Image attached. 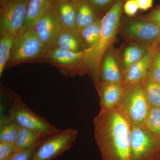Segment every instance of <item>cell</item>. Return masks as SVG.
I'll return each mask as SVG.
<instances>
[{"label":"cell","instance_id":"6da1fadb","mask_svg":"<svg viewBox=\"0 0 160 160\" xmlns=\"http://www.w3.org/2000/svg\"><path fill=\"white\" fill-rule=\"evenodd\" d=\"M93 123L102 160H130L132 123L121 107L101 109Z\"/></svg>","mask_w":160,"mask_h":160},{"label":"cell","instance_id":"7a4b0ae2","mask_svg":"<svg viewBox=\"0 0 160 160\" xmlns=\"http://www.w3.org/2000/svg\"><path fill=\"white\" fill-rule=\"evenodd\" d=\"M125 0H116L102 18L101 33L94 45L84 50V65L87 73L98 81L101 76L102 60L113 43L120 22Z\"/></svg>","mask_w":160,"mask_h":160},{"label":"cell","instance_id":"3957f363","mask_svg":"<svg viewBox=\"0 0 160 160\" xmlns=\"http://www.w3.org/2000/svg\"><path fill=\"white\" fill-rule=\"evenodd\" d=\"M1 96L8 101L6 114H1V120L16 123L19 126L32 129L44 136L57 132L59 129L40 116L29 108L17 92L1 86Z\"/></svg>","mask_w":160,"mask_h":160},{"label":"cell","instance_id":"277c9868","mask_svg":"<svg viewBox=\"0 0 160 160\" xmlns=\"http://www.w3.org/2000/svg\"><path fill=\"white\" fill-rule=\"evenodd\" d=\"M49 49L32 28L21 29L15 41L6 68L26 63H46Z\"/></svg>","mask_w":160,"mask_h":160},{"label":"cell","instance_id":"5b68a950","mask_svg":"<svg viewBox=\"0 0 160 160\" xmlns=\"http://www.w3.org/2000/svg\"><path fill=\"white\" fill-rule=\"evenodd\" d=\"M119 106L132 124L144 125L150 105L145 94L143 82L126 83Z\"/></svg>","mask_w":160,"mask_h":160},{"label":"cell","instance_id":"8992f818","mask_svg":"<svg viewBox=\"0 0 160 160\" xmlns=\"http://www.w3.org/2000/svg\"><path fill=\"white\" fill-rule=\"evenodd\" d=\"M78 132L73 128L59 130L41 140L32 160H52L71 149Z\"/></svg>","mask_w":160,"mask_h":160},{"label":"cell","instance_id":"52a82bcc","mask_svg":"<svg viewBox=\"0 0 160 160\" xmlns=\"http://www.w3.org/2000/svg\"><path fill=\"white\" fill-rule=\"evenodd\" d=\"M84 58V51L76 52L53 47L48 51L46 63L57 68L63 75L72 77L87 73Z\"/></svg>","mask_w":160,"mask_h":160},{"label":"cell","instance_id":"ba28073f","mask_svg":"<svg viewBox=\"0 0 160 160\" xmlns=\"http://www.w3.org/2000/svg\"><path fill=\"white\" fill-rule=\"evenodd\" d=\"M160 152V140L144 125L132 124L130 160H151Z\"/></svg>","mask_w":160,"mask_h":160},{"label":"cell","instance_id":"9c48e42d","mask_svg":"<svg viewBox=\"0 0 160 160\" xmlns=\"http://www.w3.org/2000/svg\"><path fill=\"white\" fill-rule=\"evenodd\" d=\"M29 0H4L0 3V36L19 33L26 19Z\"/></svg>","mask_w":160,"mask_h":160},{"label":"cell","instance_id":"30bf717a","mask_svg":"<svg viewBox=\"0 0 160 160\" xmlns=\"http://www.w3.org/2000/svg\"><path fill=\"white\" fill-rule=\"evenodd\" d=\"M32 28L49 51L64 29L52 6L35 23Z\"/></svg>","mask_w":160,"mask_h":160},{"label":"cell","instance_id":"8fae6325","mask_svg":"<svg viewBox=\"0 0 160 160\" xmlns=\"http://www.w3.org/2000/svg\"><path fill=\"white\" fill-rule=\"evenodd\" d=\"M126 37L146 44L160 42V28L154 24L143 21H136L124 30Z\"/></svg>","mask_w":160,"mask_h":160},{"label":"cell","instance_id":"7c38bea8","mask_svg":"<svg viewBox=\"0 0 160 160\" xmlns=\"http://www.w3.org/2000/svg\"><path fill=\"white\" fill-rule=\"evenodd\" d=\"M159 42L150 44L145 55L125 70L124 83L143 82L148 74L149 67Z\"/></svg>","mask_w":160,"mask_h":160},{"label":"cell","instance_id":"4fadbf2b","mask_svg":"<svg viewBox=\"0 0 160 160\" xmlns=\"http://www.w3.org/2000/svg\"><path fill=\"white\" fill-rule=\"evenodd\" d=\"M96 86L100 99L101 109H108L119 104L124 93L122 84L99 82L96 81Z\"/></svg>","mask_w":160,"mask_h":160},{"label":"cell","instance_id":"5bb4252c","mask_svg":"<svg viewBox=\"0 0 160 160\" xmlns=\"http://www.w3.org/2000/svg\"><path fill=\"white\" fill-rule=\"evenodd\" d=\"M78 1L53 0L52 7L64 29H75Z\"/></svg>","mask_w":160,"mask_h":160},{"label":"cell","instance_id":"9a60e30c","mask_svg":"<svg viewBox=\"0 0 160 160\" xmlns=\"http://www.w3.org/2000/svg\"><path fill=\"white\" fill-rule=\"evenodd\" d=\"M53 47L76 52L85 50L78 31L75 29H63L56 41Z\"/></svg>","mask_w":160,"mask_h":160},{"label":"cell","instance_id":"2e32d148","mask_svg":"<svg viewBox=\"0 0 160 160\" xmlns=\"http://www.w3.org/2000/svg\"><path fill=\"white\" fill-rule=\"evenodd\" d=\"M52 1L53 0H29L26 19L22 29L32 28L35 23L51 8Z\"/></svg>","mask_w":160,"mask_h":160},{"label":"cell","instance_id":"e0dca14e","mask_svg":"<svg viewBox=\"0 0 160 160\" xmlns=\"http://www.w3.org/2000/svg\"><path fill=\"white\" fill-rule=\"evenodd\" d=\"M103 58L101 68V76L102 81L122 84V74L115 58L112 54L109 53Z\"/></svg>","mask_w":160,"mask_h":160},{"label":"cell","instance_id":"ac0fdd59","mask_svg":"<svg viewBox=\"0 0 160 160\" xmlns=\"http://www.w3.org/2000/svg\"><path fill=\"white\" fill-rule=\"evenodd\" d=\"M100 19L86 0H78L75 29L79 31Z\"/></svg>","mask_w":160,"mask_h":160},{"label":"cell","instance_id":"d6986e66","mask_svg":"<svg viewBox=\"0 0 160 160\" xmlns=\"http://www.w3.org/2000/svg\"><path fill=\"white\" fill-rule=\"evenodd\" d=\"M17 32H7L0 36V77L6 68L10 58L12 49L17 38Z\"/></svg>","mask_w":160,"mask_h":160},{"label":"cell","instance_id":"ffe728a7","mask_svg":"<svg viewBox=\"0 0 160 160\" xmlns=\"http://www.w3.org/2000/svg\"><path fill=\"white\" fill-rule=\"evenodd\" d=\"M44 137L35 130L19 126L15 144L17 151L30 148Z\"/></svg>","mask_w":160,"mask_h":160},{"label":"cell","instance_id":"44dd1931","mask_svg":"<svg viewBox=\"0 0 160 160\" xmlns=\"http://www.w3.org/2000/svg\"><path fill=\"white\" fill-rule=\"evenodd\" d=\"M102 27L101 18L78 31L85 50L94 45L98 39Z\"/></svg>","mask_w":160,"mask_h":160},{"label":"cell","instance_id":"7402d4cb","mask_svg":"<svg viewBox=\"0 0 160 160\" xmlns=\"http://www.w3.org/2000/svg\"><path fill=\"white\" fill-rule=\"evenodd\" d=\"M150 45V44H146L145 46L131 45L126 48L123 54V59L125 70L145 55Z\"/></svg>","mask_w":160,"mask_h":160},{"label":"cell","instance_id":"603a6c76","mask_svg":"<svg viewBox=\"0 0 160 160\" xmlns=\"http://www.w3.org/2000/svg\"><path fill=\"white\" fill-rule=\"evenodd\" d=\"M19 126L13 122L1 120L0 142L15 144Z\"/></svg>","mask_w":160,"mask_h":160},{"label":"cell","instance_id":"cb8c5ba5","mask_svg":"<svg viewBox=\"0 0 160 160\" xmlns=\"http://www.w3.org/2000/svg\"><path fill=\"white\" fill-rule=\"evenodd\" d=\"M144 125L153 136L160 140V108L150 107Z\"/></svg>","mask_w":160,"mask_h":160},{"label":"cell","instance_id":"d4e9b609","mask_svg":"<svg viewBox=\"0 0 160 160\" xmlns=\"http://www.w3.org/2000/svg\"><path fill=\"white\" fill-rule=\"evenodd\" d=\"M144 91L150 107L160 108V85L146 78L143 82Z\"/></svg>","mask_w":160,"mask_h":160},{"label":"cell","instance_id":"484cf974","mask_svg":"<svg viewBox=\"0 0 160 160\" xmlns=\"http://www.w3.org/2000/svg\"><path fill=\"white\" fill-rule=\"evenodd\" d=\"M146 78L160 85V43L152 61Z\"/></svg>","mask_w":160,"mask_h":160},{"label":"cell","instance_id":"4316f807","mask_svg":"<svg viewBox=\"0 0 160 160\" xmlns=\"http://www.w3.org/2000/svg\"><path fill=\"white\" fill-rule=\"evenodd\" d=\"M116 0H86L93 11L98 15L102 14L112 5Z\"/></svg>","mask_w":160,"mask_h":160},{"label":"cell","instance_id":"83f0119b","mask_svg":"<svg viewBox=\"0 0 160 160\" xmlns=\"http://www.w3.org/2000/svg\"><path fill=\"white\" fill-rule=\"evenodd\" d=\"M28 149L16 151L9 160H32L41 140Z\"/></svg>","mask_w":160,"mask_h":160},{"label":"cell","instance_id":"f1b7e54d","mask_svg":"<svg viewBox=\"0 0 160 160\" xmlns=\"http://www.w3.org/2000/svg\"><path fill=\"white\" fill-rule=\"evenodd\" d=\"M16 151L15 144L0 142V160H9Z\"/></svg>","mask_w":160,"mask_h":160},{"label":"cell","instance_id":"f546056e","mask_svg":"<svg viewBox=\"0 0 160 160\" xmlns=\"http://www.w3.org/2000/svg\"><path fill=\"white\" fill-rule=\"evenodd\" d=\"M141 19L154 24L160 28V6L142 16Z\"/></svg>","mask_w":160,"mask_h":160},{"label":"cell","instance_id":"4dcf8cb0","mask_svg":"<svg viewBox=\"0 0 160 160\" xmlns=\"http://www.w3.org/2000/svg\"><path fill=\"white\" fill-rule=\"evenodd\" d=\"M139 8L136 0H127L123 6V10L127 15L133 17L137 13Z\"/></svg>","mask_w":160,"mask_h":160},{"label":"cell","instance_id":"1f68e13d","mask_svg":"<svg viewBox=\"0 0 160 160\" xmlns=\"http://www.w3.org/2000/svg\"><path fill=\"white\" fill-rule=\"evenodd\" d=\"M139 9L146 11L151 8L153 5V0H136Z\"/></svg>","mask_w":160,"mask_h":160},{"label":"cell","instance_id":"d6a6232c","mask_svg":"<svg viewBox=\"0 0 160 160\" xmlns=\"http://www.w3.org/2000/svg\"><path fill=\"white\" fill-rule=\"evenodd\" d=\"M151 160H160V152L154 158L152 159Z\"/></svg>","mask_w":160,"mask_h":160},{"label":"cell","instance_id":"836d02e7","mask_svg":"<svg viewBox=\"0 0 160 160\" xmlns=\"http://www.w3.org/2000/svg\"><path fill=\"white\" fill-rule=\"evenodd\" d=\"M65 1H77V0H65Z\"/></svg>","mask_w":160,"mask_h":160},{"label":"cell","instance_id":"e575fe53","mask_svg":"<svg viewBox=\"0 0 160 160\" xmlns=\"http://www.w3.org/2000/svg\"><path fill=\"white\" fill-rule=\"evenodd\" d=\"M3 1H4V0H0V3H1Z\"/></svg>","mask_w":160,"mask_h":160}]
</instances>
